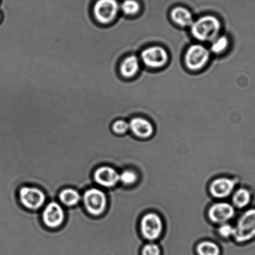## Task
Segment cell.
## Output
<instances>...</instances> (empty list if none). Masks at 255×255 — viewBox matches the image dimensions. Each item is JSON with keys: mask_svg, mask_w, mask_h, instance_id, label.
<instances>
[{"mask_svg": "<svg viewBox=\"0 0 255 255\" xmlns=\"http://www.w3.org/2000/svg\"><path fill=\"white\" fill-rule=\"evenodd\" d=\"M229 40L226 36H217L212 41L211 50L215 54H219L224 52L229 47Z\"/></svg>", "mask_w": 255, "mask_h": 255, "instance_id": "cell-20", "label": "cell"}, {"mask_svg": "<svg viewBox=\"0 0 255 255\" xmlns=\"http://www.w3.org/2000/svg\"><path fill=\"white\" fill-rule=\"evenodd\" d=\"M40 219L47 229L56 231L64 226L66 220V212L59 202L51 201L45 204Z\"/></svg>", "mask_w": 255, "mask_h": 255, "instance_id": "cell-4", "label": "cell"}, {"mask_svg": "<svg viewBox=\"0 0 255 255\" xmlns=\"http://www.w3.org/2000/svg\"><path fill=\"white\" fill-rule=\"evenodd\" d=\"M171 17L175 23L182 27H191L194 21L192 12L182 6H177L172 9Z\"/></svg>", "mask_w": 255, "mask_h": 255, "instance_id": "cell-16", "label": "cell"}, {"mask_svg": "<svg viewBox=\"0 0 255 255\" xmlns=\"http://www.w3.org/2000/svg\"><path fill=\"white\" fill-rule=\"evenodd\" d=\"M81 202L85 212L96 218L104 216L108 208L109 199L106 191L95 186L84 190Z\"/></svg>", "mask_w": 255, "mask_h": 255, "instance_id": "cell-1", "label": "cell"}, {"mask_svg": "<svg viewBox=\"0 0 255 255\" xmlns=\"http://www.w3.org/2000/svg\"><path fill=\"white\" fill-rule=\"evenodd\" d=\"M137 180V175L132 170L125 169L120 173V182L125 186H131L136 183Z\"/></svg>", "mask_w": 255, "mask_h": 255, "instance_id": "cell-21", "label": "cell"}, {"mask_svg": "<svg viewBox=\"0 0 255 255\" xmlns=\"http://www.w3.org/2000/svg\"><path fill=\"white\" fill-rule=\"evenodd\" d=\"M141 58L146 66L150 68L159 69L167 64L169 54L163 47L151 46L142 51Z\"/></svg>", "mask_w": 255, "mask_h": 255, "instance_id": "cell-9", "label": "cell"}, {"mask_svg": "<svg viewBox=\"0 0 255 255\" xmlns=\"http://www.w3.org/2000/svg\"><path fill=\"white\" fill-rule=\"evenodd\" d=\"M141 229L144 238L149 241L158 239L163 229V224L158 215L151 213L146 215L141 221Z\"/></svg>", "mask_w": 255, "mask_h": 255, "instance_id": "cell-10", "label": "cell"}, {"mask_svg": "<svg viewBox=\"0 0 255 255\" xmlns=\"http://www.w3.org/2000/svg\"></svg>", "mask_w": 255, "mask_h": 255, "instance_id": "cell-26", "label": "cell"}, {"mask_svg": "<svg viewBox=\"0 0 255 255\" xmlns=\"http://www.w3.org/2000/svg\"><path fill=\"white\" fill-rule=\"evenodd\" d=\"M236 181L228 178H219L215 180L211 185L210 191L216 198L223 199L229 197L234 191Z\"/></svg>", "mask_w": 255, "mask_h": 255, "instance_id": "cell-12", "label": "cell"}, {"mask_svg": "<svg viewBox=\"0 0 255 255\" xmlns=\"http://www.w3.org/2000/svg\"><path fill=\"white\" fill-rule=\"evenodd\" d=\"M194 251L196 255H222V249L219 245L208 241L200 242Z\"/></svg>", "mask_w": 255, "mask_h": 255, "instance_id": "cell-17", "label": "cell"}, {"mask_svg": "<svg viewBox=\"0 0 255 255\" xmlns=\"http://www.w3.org/2000/svg\"><path fill=\"white\" fill-rule=\"evenodd\" d=\"M211 52L202 44H193L187 49L185 54L186 66L191 71H199L209 61Z\"/></svg>", "mask_w": 255, "mask_h": 255, "instance_id": "cell-7", "label": "cell"}, {"mask_svg": "<svg viewBox=\"0 0 255 255\" xmlns=\"http://www.w3.org/2000/svg\"><path fill=\"white\" fill-rule=\"evenodd\" d=\"M139 69V59L134 55L127 56L122 60L119 67L120 74L126 79L132 78L136 76Z\"/></svg>", "mask_w": 255, "mask_h": 255, "instance_id": "cell-15", "label": "cell"}, {"mask_svg": "<svg viewBox=\"0 0 255 255\" xmlns=\"http://www.w3.org/2000/svg\"><path fill=\"white\" fill-rule=\"evenodd\" d=\"M19 203L26 211L38 212L47 202L45 192L39 187L31 185H24L17 191Z\"/></svg>", "mask_w": 255, "mask_h": 255, "instance_id": "cell-3", "label": "cell"}, {"mask_svg": "<svg viewBox=\"0 0 255 255\" xmlns=\"http://www.w3.org/2000/svg\"><path fill=\"white\" fill-rule=\"evenodd\" d=\"M92 179L97 186L111 189L120 182V173L111 165L102 164L94 169Z\"/></svg>", "mask_w": 255, "mask_h": 255, "instance_id": "cell-8", "label": "cell"}, {"mask_svg": "<svg viewBox=\"0 0 255 255\" xmlns=\"http://www.w3.org/2000/svg\"><path fill=\"white\" fill-rule=\"evenodd\" d=\"M236 214L231 204L226 202L215 204L209 210V215L212 221L218 224H225L233 218Z\"/></svg>", "mask_w": 255, "mask_h": 255, "instance_id": "cell-11", "label": "cell"}, {"mask_svg": "<svg viewBox=\"0 0 255 255\" xmlns=\"http://www.w3.org/2000/svg\"><path fill=\"white\" fill-rule=\"evenodd\" d=\"M57 199L62 206L66 208L79 206L82 201V194L78 190L74 187H67L60 190Z\"/></svg>", "mask_w": 255, "mask_h": 255, "instance_id": "cell-13", "label": "cell"}, {"mask_svg": "<svg viewBox=\"0 0 255 255\" xmlns=\"http://www.w3.org/2000/svg\"><path fill=\"white\" fill-rule=\"evenodd\" d=\"M129 124V129L137 137L147 138L153 134L154 127L146 119L136 117L132 119Z\"/></svg>", "mask_w": 255, "mask_h": 255, "instance_id": "cell-14", "label": "cell"}, {"mask_svg": "<svg viewBox=\"0 0 255 255\" xmlns=\"http://www.w3.org/2000/svg\"><path fill=\"white\" fill-rule=\"evenodd\" d=\"M234 228V237L237 243H247L255 238V209L245 212Z\"/></svg>", "mask_w": 255, "mask_h": 255, "instance_id": "cell-5", "label": "cell"}, {"mask_svg": "<svg viewBox=\"0 0 255 255\" xmlns=\"http://www.w3.org/2000/svg\"><path fill=\"white\" fill-rule=\"evenodd\" d=\"M234 227L228 224H222L219 229V234L225 239H228L231 237H234Z\"/></svg>", "mask_w": 255, "mask_h": 255, "instance_id": "cell-24", "label": "cell"}, {"mask_svg": "<svg viewBox=\"0 0 255 255\" xmlns=\"http://www.w3.org/2000/svg\"><path fill=\"white\" fill-rule=\"evenodd\" d=\"M252 196L248 189L241 188L235 192L233 196V203L239 209H243L251 203Z\"/></svg>", "mask_w": 255, "mask_h": 255, "instance_id": "cell-18", "label": "cell"}, {"mask_svg": "<svg viewBox=\"0 0 255 255\" xmlns=\"http://www.w3.org/2000/svg\"><path fill=\"white\" fill-rule=\"evenodd\" d=\"M140 255H162V250L158 244H147L142 247Z\"/></svg>", "mask_w": 255, "mask_h": 255, "instance_id": "cell-23", "label": "cell"}, {"mask_svg": "<svg viewBox=\"0 0 255 255\" xmlns=\"http://www.w3.org/2000/svg\"><path fill=\"white\" fill-rule=\"evenodd\" d=\"M141 5L136 0H124L120 4V10L127 16H134L140 11Z\"/></svg>", "mask_w": 255, "mask_h": 255, "instance_id": "cell-19", "label": "cell"}, {"mask_svg": "<svg viewBox=\"0 0 255 255\" xmlns=\"http://www.w3.org/2000/svg\"><path fill=\"white\" fill-rule=\"evenodd\" d=\"M191 33L199 41H212L219 36L221 22L216 16L206 15L202 16L192 24Z\"/></svg>", "mask_w": 255, "mask_h": 255, "instance_id": "cell-2", "label": "cell"}, {"mask_svg": "<svg viewBox=\"0 0 255 255\" xmlns=\"http://www.w3.org/2000/svg\"><path fill=\"white\" fill-rule=\"evenodd\" d=\"M120 11L117 0H97L92 7L95 20L101 25H108L116 19Z\"/></svg>", "mask_w": 255, "mask_h": 255, "instance_id": "cell-6", "label": "cell"}, {"mask_svg": "<svg viewBox=\"0 0 255 255\" xmlns=\"http://www.w3.org/2000/svg\"><path fill=\"white\" fill-rule=\"evenodd\" d=\"M1 18H2V15L1 14V12H0V22H1Z\"/></svg>", "mask_w": 255, "mask_h": 255, "instance_id": "cell-25", "label": "cell"}, {"mask_svg": "<svg viewBox=\"0 0 255 255\" xmlns=\"http://www.w3.org/2000/svg\"><path fill=\"white\" fill-rule=\"evenodd\" d=\"M129 129V124L124 120H117L111 126V131L116 135L126 134Z\"/></svg>", "mask_w": 255, "mask_h": 255, "instance_id": "cell-22", "label": "cell"}]
</instances>
